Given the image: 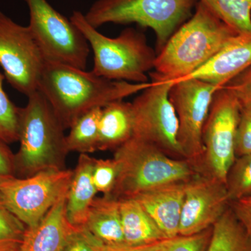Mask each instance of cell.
<instances>
[{"label":"cell","mask_w":251,"mask_h":251,"mask_svg":"<svg viewBox=\"0 0 251 251\" xmlns=\"http://www.w3.org/2000/svg\"><path fill=\"white\" fill-rule=\"evenodd\" d=\"M226 183L198 176L186 183L179 235L199 233L213 227L229 207Z\"/></svg>","instance_id":"obj_13"},{"label":"cell","mask_w":251,"mask_h":251,"mask_svg":"<svg viewBox=\"0 0 251 251\" xmlns=\"http://www.w3.org/2000/svg\"><path fill=\"white\" fill-rule=\"evenodd\" d=\"M85 227L104 245L126 244L120 201L111 195L95 198L91 204Z\"/></svg>","instance_id":"obj_19"},{"label":"cell","mask_w":251,"mask_h":251,"mask_svg":"<svg viewBox=\"0 0 251 251\" xmlns=\"http://www.w3.org/2000/svg\"><path fill=\"white\" fill-rule=\"evenodd\" d=\"M27 98V105L20 109L16 176L29 177L48 170L65 169L69 151L62 124L40 91Z\"/></svg>","instance_id":"obj_3"},{"label":"cell","mask_w":251,"mask_h":251,"mask_svg":"<svg viewBox=\"0 0 251 251\" xmlns=\"http://www.w3.org/2000/svg\"><path fill=\"white\" fill-rule=\"evenodd\" d=\"M120 209L126 244L136 246L166 239L153 220L134 198H120Z\"/></svg>","instance_id":"obj_20"},{"label":"cell","mask_w":251,"mask_h":251,"mask_svg":"<svg viewBox=\"0 0 251 251\" xmlns=\"http://www.w3.org/2000/svg\"><path fill=\"white\" fill-rule=\"evenodd\" d=\"M198 0H97L85 15L96 29L108 23L138 25L156 35V54L191 17Z\"/></svg>","instance_id":"obj_6"},{"label":"cell","mask_w":251,"mask_h":251,"mask_svg":"<svg viewBox=\"0 0 251 251\" xmlns=\"http://www.w3.org/2000/svg\"><path fill=\"white\" fill-rule=\"evenodd\" d=\"M229 206L251 238V196L233 201Z\"/></svg>","instance_id":"obj_33"},{"label":"cell","mask_w":251,"mask_h":251,"mask_svg":"<svg viewBox=\"0 0 251 251\" xmlns=\"http://www.w3.org/2000/svg\"><path fill=\"white\" fill-rule=\"evenodd\" d=\"M70 20L93 51L94 74L110 80L148 82L147 73L154 69L157 54L142 31L126 28L117 37L110 38L91 25L80 11H74Z\"/></svg>","instance_id":"obj_4"},{"label":"cell","mask_w":251,"mask_h":251,"mask_svg":"<svg viewBox=\"0 0 251 251\" xmlns=\"http://www.w3.org/2000/svg\"><path fill=\"white\" fill-rule=\"evenodd\" d=\"M171 81L151 80L132 102L133 138L143 140L172 157L186 159L180 148L179 121L169 98Z\"/></svg>","instance_id":"obj_9"},{"label":"cell","mask_w":251,"mask_h":251,"mask_svg":"<svg viewBox=\"0 0 251 251\" xmlns=\"http://www.w3.org/2000/svg\"><path fill=\"white\" fill-rule=\"evenodd\" d=\"M67 196L61 198L34 227H27L18 251H63L77 227L67 216Z\"/></svg>","instance_id":"obj_15"},{"label":"cell","mask_w":251,"mask_h":251,"mask_svg":"<svg viewBox=\"0 0 251 251\" xmlns=\"http://www.w3.org/2000/svg\"><path fill=\"white\" fill-rule=\"evenodd\" d=\"M251 66V32L237 34L189 76L223 88Z\"/></svg>","instance_id":"obj_14"},{"label":"cell","mask_w":251,"mask_h":251,"mask_svg":"<svg viewBox=\"0 0 251 251\" xmlns=\"http://www.w3.org/2000/svg\"><path fill=\"white\" fill-rule=\"evenodd\" d=\"M170 238L143 245L105 246L104 251H161Z\"/></svg>","instance_id":"obj_34"},{"label":"cell","mask_w":251,"mask_h":251,"mask_svg":"<svg viewBox=\"0 0 251 251\" xmlns=\"http://www.w3.org/2000/svg\"><path fill=\"white\" fill-rule=\"evenodd\" d=\"M206 251H251V238L230 206L213 226Z\"/></svg>","instance_id":"obj_21"},{"label":"cell","mask_w":251,"mask_h":251,"mask_svg":"<svg viewBox=\"0 0 251 251\" xmlns=\"http://www.w3.org/2000/svg\"><path fill=\"white\" fill-rule=\"evenodd\" d=\"M186 183H177L140 193L134 199L141 204L167 238L179 235Z\"/></svg>","instance_id":"obj_16"},{"label":"cell","mask_w":251,"mask_h":251,"mask_svg":"<svg viewBox=\"0 0 251 251\" xmlns=\"http://www.w3.org/2000/svg\"><path fill=\"white\" fill-rule=\"evenodd\" d=\"M241 105L226 89L216 91L202 132L203 153L196 169L201 176L226 183L235 161L236 135Z\"/></svg>","instance_id":"obj_8"},{"label":"cell","mask_w":251,"mask_h":251,"mask_svg":"<svg viewBox=\"0 0 251 251\" xmlns=\"http://www.w3.org/2000/svg\"><path fill=\"white\" fill-rule=\"evenodd\" d=\"M94 158L81 153L67 196L66 211L69 222L75 227L85 226L90 207L97 192L92 181Z\"/></svg>","instance_id":"obj_17"},{"label":"cell","mask_w":251,"mask_h":251,"mask_svg":"<svg viewBox=\"0 0 251 251\" xmlns=\"http://www.w3.org/2000/svg\"><path fill=\"white\" fill-rule=\"evenodd\" d=\"M72 176L70 170L52 169L29 177L15 176L0 184V200L27 227H34L67 196Z\"/></svg>","instance_id":"obj_10"},{"label":"cell","mask_w":251,"mask_h":251,"mask_svg":"<svg viewBox=\"0 0 251 251\" xmlns=\"http://www.w3.org/2000/svg\"><path fill=\"white\" fill-rule=\"evenodd\" d=\"M114 158L120 167L111 196L133 198L155 188L187 183L201 176L187 159L168 156L151 144L132 138L115 150Z\"/></svg>","instance_id":"obj_5"},{"label":"cell","mask_w":251,"mask_h":251,"mask_svg":"<svg viewBox=\"0 0 251 251\" xmlns=\"http://www.w3.org/2000/svg\"><path fill=\"white\" fill-rule=\"evenodd\" d=\"M123 100H115L102 108L99 124L100 151L117 150L133 138V107Z\"/></svg>","instance_id":"obj_18"},{"label":"cell","mask_w":251,"mask_h":251,"mask_svg":"<svg viewBox=\"0 0 251 251\" xmlns=\"http://www.w3.org/2000/svg\"><path fill=\"white\" fill-rule=\"evenodd\" d=\"M151 85L114 81L93 72L59 63L46 62L39 88L53 109L64 129L96 108L123 100Z\"/></svg>","instance_id":"obj_1"},{"label":"cell","mask_w":251,"mask_h":251,"mask_svg":"<svg viewBox=\"0 0 251 251\" xmlns=\"http://www.w3.org/2000/svg\"><path fill=\"white\" fill-rule=\"evenodd\" d=\"M212 234V227L192 235L170 238L161 251H206Z\"/></svg>","instance_id":"obj_28"},{"label":"cell","mask_w":251,"mask_h":251,"mask_svg":"<svg viewBox=\"0 0 251 251\" xmlns=\"http://www.w3.org/2000/svg\"><path fill=\"white\" fill-rule=\"evenodd\" d=\"M233 29L198 1L195 12L157 54L151 80H182L201 69L233 36Z\"/></svg>","instance_id":"obj_2"},{"label":"cell","mask_w":251,"mask_h":251,"mask_svg":"<svg viewBox=\"0 0 251 251\" xmlns=\"http://www.w3.org/2000/svg\"><path fill=\"white\" fill-rule=\"evenodd\" d=\"M219 87L188 77L173 82L169 98L179 121L178 140L186 159L197 166L203 153L202 132Z\"/></svg>","instance_id":"obj_12"},{"label":"cell","mask_w":251,"mask_h":251,"mask_svg":"<svg viewBox=\"0 0 251 251\" xmlns=\"http://www.w3.org/2000/svg\"><path fill=\"white\" fill-rule=\"evenodd\" d=\"M238 34L251 32V0H198Z\"/></svg>","instance_id":"obj_23"},{"label":"cell","mask_w":251,"mask_h":251,"mask_svg":"<svg viewBox=\"0 0 251 251\" xmlns=\"http://www.w3.org/2000/svg\"><path fill=\"white\" fill-rule=\"evenodd\" d=\"M105 245L85 226L77 227L63 251H104Z\"/></svg>","instance_id":"obj_31"},{"label":"cell","mask_w":251,"mask_h":251,"mask_svg":"<svg viewBox=\"0 0 251 251\" xmlns=\"http://www.w3.org/2000/svg\"><path fill=\"white\" fill-rule=\"evenodd\" d=\"M224 88L233 94L241 107L251 108V66L229 81Z\"/></svg>","instance_id":"obj_30"},{"label":"cell","mask_w":251,"mask_h":251,"mask_svg":"<svg viewBox=\"0 0 251 251\" xmlns=\"http://www.w3.org/2000/svg\"><path fill=\"white\" fill-rule=\"evenodd\" d=\"M27 226L0 200V251H18Z\"/></svg>","instance_id":"obj_26"},{"label":"cell","mask_w":251,"mask_h":251,"mask_svg":"<svg viewBox=\"0 0 251 251\" xmlns=\"http://www.w3.org/2000/svg\"><path fill=\"white\" fill-rule=\"evenodd\" d=\"M251 153V108L241 107L235 142V154L239 157Z\"/></svg>","instance_id":"obj_29"},{"label":"cell","mask_w":251,"mask_h":251,"mask_svg":"<svg viewBox=\"0 0 251 251\" xmlns=\"http://www.w3.org/2000/svg\"><path fill=\"white\" fill-rule=\"evenodd\" d=\"M45 63L29 27L0 11V67L10 85L27 97L36 92Z\"/></svg>","instance_id":"obj_11"},{"label":"cell","mask_w":251,"mask_h":251,"mask_svg":"<svg viewBox=\"0 0 251 251\" xmlns=\"http://www.w3.org/2000/svg\"><path fill=\"white\" fill-rule=\"evenodd\" d=\"M16 176L15 155L7 144L0 141V184Z\"/></svg>","instance_id":"obj_32"},{"label":"cell","mask_w":251,"mask_h":251,"mask_svg":"<svg viewBox=\"0 0 251 251\" xmlns=\"http://www.w3.org/2000/svg\"><path fill=\"white\" fill-rule=\"evenodd\" d=\"M226 186L230 202L251 196V153L236 158L227 172Z\"/></svg>","instance_id":"obj_24"},{"label":"cell","mask_w":251,"mask_h":251,"mask_svg":"<svg viewBox=\"0 0 251 251\" xmlns=\"http://www.w3.org/2000/svg\"><path fill=\"white\" fill-rule=\"evenodd\" d=\"M5 77L0 73V141L11 144L19 140L20 108L16 106L3 88Z\"/></svg>","instance_id":"obj_25"},{"label":"cell","mask_w":251,"mask_h":251,"mask_svg":"<svg viewBox=\"0 0 251 251\" xmlns=\"http://www.w3.org/2000/svg\"><path fill=\"white\" fill-rule=\"evenodd\" d=\"M119 171L120 167L115 158H94L92 181L97 192L103 193V196L111 195L116 184Z\"/></svg>","instance_id":"obj_27"},{"label":"cell","mask_w":251,"mask_h":251,"mask_svg":"<svg viewBox=\"0 0 251 251\" xmlns=\"http://www.w3.org/2000/svg\"><path fill=\"white\" fill-rule=\"evenodd\" d=\"M102 108H96L86 112L69 128L70 131L66 136L69 152L88 154L98 150L99 124Z\"/></svg>","instance_id":"obj_22"},{"label":"cell","mask_w":251,"mask_h":251,"mask_svg":"<svg viewBox=\"0 0 251 251\" xmlns=\"http://www.w3.org/2000/svg\"><path fill=\"white\" fill-rule=\"evenodd\" d=\"M29 11L31 34L46 62L59 63L85 70L90 46L71 21L47 0H25Z\"/></svg>","instance_id":"obj_7"}]
</instances>
